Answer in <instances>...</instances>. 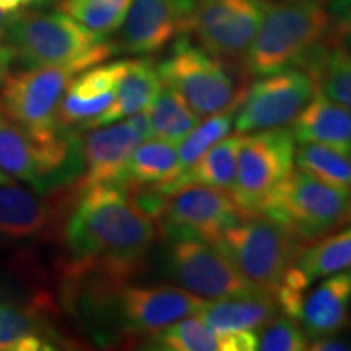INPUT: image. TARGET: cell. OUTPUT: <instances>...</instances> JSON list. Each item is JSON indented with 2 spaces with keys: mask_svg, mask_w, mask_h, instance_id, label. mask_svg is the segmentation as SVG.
<instances>
[{
  "mask_svg": "<svg viewBox=\"0 0 351 351\" xmlns=\"http://www.w3.org/2000/svg\"><path fill=\"white\" fill-rule=\"evenodd\" d=\"M34 3H36V0H0V13L5 16V20H8L23 12L26 7L34 5Z\"/></svg>",
  "mask_w": 351,
  "mask_h": 351,
  "instance_id": "cell-36",
  "label": "cell"
},
{
  "mask_svg": "<svg viewBox=\"0 0 351 351\" xmlns=\"http://www.w3.org/2000/svg\"><path fill=\"white\" fill-rule=\"evenodd\" d=\"M161 88H163V80L152 59L127 60L125 70L117 85L116 98L111 106L90 125V129L119 122L145 111L160 93Z\"/></svg>",
  "mask_w": 351,
  "mask_h": 351,
  "instance_id": "cell-26",
  "label": "cell"
},
{
  "mask_svg": "<svg viewBox=\"0 0 351 351\" xmlns=\"http://www.w3.org/2000/svg\"><path fill=\"white\" fill-rule=\"evenodd\" d=\"M127 60L98 64L83 70L70 85L57 108V122L60 127L72 129L85 127L98 119L116 98V90L124 73Z\"/></svg>",
  "mask_w": 351,
  "mask_h": 351,
  "instance_id": "cell-17",
  "label": "cell"
},
{
  "mask_svg": "<svg viewBox=\"0 0 351 351\" xmlns=\"http://www.w3.org/2000/svg\"><path fill=\"white\" fill-rule=\"evenodd\" d=\"M7 182H12V178L3 173L2 168H0V184H7Z\"/></svg>",
  "mask_w": 351,
  "mask_h": 351,
  "instance_id": "cell-38",
  "label": "cell"
},
{
  "mask_svg": "<svg viewBox=\"0 0 351 351\" xmlns=\"http://www.w3.org/2000/svg\"><path fill=\"white\" fill-rule=\"evenodd\" d=\"M213 245L252 288L275 295L307 244L282 223L245 213Z\"/></svg>",
  "mask_w": 351,
  "mask_h": 351,
  "instance_id": "cell-6",
  "label": "cell"
},
{
  "mask_svg": "<svg viewBox=\"0 0 351 351\" xmlns=\"http://www.w3.org/2000/svg\"><path fill=\"white\" fill-rule=\"evenodd\" d=\"M332 43V15L319 0H267L261 28L243 57L251 77L306 69Z\"/></svg>",
  "mask_w": 351,
  "mask_h": 351,
  "instance_id": "cell-2",
  "label": "cell"
},
{
  "mask_svg": "<svg viewBox=\"0 0 351 351\" xmlns=\"http://www.w3.org/2000/svg\"><path fill=\"white\" fill-rule=\"evenodd\" d=\"M195 0H135L119 28L116 51L147 56L189 32Z\"/></svg>",
  "mask_w": 351,
  "mask_h": 351,
  "instance_id": "cell-15",
  "label": "cell"
},
{
  "mask_svg": "<svg viewBox=\"0 0 351 351\" xmlns=\"http://www.w3.org/2000/svg\"><path fill=\"white\" fill-rule=\"evenodd\" d=\"M295 163L320 181L351 189V158L343 153L317 143H298Z\"/></svg>",
  "mask_w": 351,
  "mask_h": 351,
  "instance_id": "cell-31",
  "label": "cell"
},
{
  "mask_svg": "<svg viewBox=\"0 0 351 351\" xmlns=\"http://www.w3.org/2000/svg\"><path fill=\"white\" fill-rule=\"evenodd\" d=\"M232 117H234V112L215 114V116L205 117V121L202 124H197L194 129L189 132V135H186L178 143L176 176L181 174L187 168H191L210 147H213L218 140L225 138L230 134L232 124H234Z\"/></svg>",
  "mask_w": 351,
  "mask_h": 351,
  "instance_id": "cell-32",
  "label": "cell"
},
{
  "mask_svg": "<svg viewBox=\"0 0 351 351\" xmlns=\"http://www.w3.org/2000/svg\"><path fill=\"white\" fill-rule=\"evenodd\" d=\"M135 0H60L59 8L88 29L108 38L119 32Z\"/></svg>",
  "mask_w": 351,
  "mask_h": 351,
  "instance_id": "cell-30",
  "label": "cell"
},
{
  "mask_svg": "<svg viewBox=\"0 0 351 351\" xmlns=\"http://www.w3.org/2000/svg\"><path fill=\"white\" fill-rule=\"evenodd\" d=\"M244 134L236 132L234 135H226L218 140L213 147L195 161L191 168L182 171L168 182L155 186L165 194L178 191L186 186H207L217 187L230 192L234 186L236 166H238V155Z\"/></svg>",
  "mask_w": 351,
  "mask_h": 351,
  "instance_id": "cell-25",
  "label": "cell"
},
{
  "mask_svg": "<svg viewBox=\"0 0 351 351\" xmlns=\"http://www.w3.org/2000/svg\"><path fill=\"white\" fill-rule=\"evenodd\" d=\"M278 309L275 295L254 291L207 301L195 315L217 332H258Z\"/></svg>",
  "mask_w": 351,
  "mask_h": 351,
  "instance_id": "cell-23",
  "label": "cell"
},
{
  "mask_svg": "<svg viewBox=\"0 0 351 351\" xmlns=\"http://www.w3.org/2000/svg\"><path fill=\"white\" fill-rule=\"evenodd\" d=\"M304 70L314 78L319 91L351 111V49L328 43Z\"/></svg>",
  "mask_w": 351,
  "mask_h": 351,
  "instance_id": "cell-28",
  "label": "cell"
},
{
  "mask_svg": "<svg viewBox=\"0 0 351 351\" xmlns=\"http://www.w3.org/2000/svg\"><path fill=\"white\" fill-rule=\"evenodd\" d=\"M351 269V226L307 244L288 271L275 296L280 304L293 306L317 280Z\"/></svg>",
  "mask_w": 351,
  "mask_h": 351,
  "instance_id": "cell-18",
  "label": "cell"
},
{
  "mask_svg": "<svg viewBox=\"0 0 351 351\" xmlns=\"http://www.w3.org/2000/svg\"><path fill=\"white\" fill-rule=\"evenodd\" d=\"M153 138L179 143L199 124L200 117L192 111L187 101L171 86L163 85L147 109Z\"/></svg>",
  "mask_w": 351,
  "mask_h": 351,
  "instance_id": "cell-29",
  "label": "cell"
},
{
  "mask_svg": "<svg viewBox=\"0 0 351 351\" xmlns=\"http://www.w3.org/2000/svg\"><path fill=\"white\" fill-rule=\"evenodd\" d=\"M351 269L328 275L302 295L298 322L307 339L339 335L350 322Z\"/></svg>",
  "mask_w": 351,
  "mask_h": 351,
  "instance_id": "cell-19",
  "label": "cell"
},
{
  "mask_svg": "<svg viewBox=\"0 0 351 351\" xmlns=\"http://www.w3.org/2000/svg\"><path fill=\"white\" fill-rule=\"evenodd\" d=\"M307 345L309 339L301 324L289 315H275L257 332V350L262 351H302Z\"/></svg>",
  "mask_w": 351,
  "mask_h": 351,
  "instance_id": "cell-33",
  "label": "cell"
},
{
  "mask_svg": "<svg viewBox=\"0 0 351 351\" xmlns=\"http://www.w3.org/2000/svg\"><path fill=\"white\" fill-rule=\"evenodd\" d=\"M158 239L156 223L132 204L121 186L77 192L64 226L65 278L119 287L147 265Z\"/></svg>",
  "mask_w": 351,
  "mask_h": 351,
  "instance_id": "cell-1",
  "label": "cell"
},
{
  "mask_svg": "<svg viewBox=\"0 0 351 351\" xmlns=\"http://www.w3.org/2000/svg\"><path fill=\"white\" fill-rule=\"evenodd\" d=\"M161 270L176 287L204 300H221L257 291L213 244L204 241H166L161 252Z\"/></svg>",
  "mask_w": 351,
  "mask_h": 351,
  "instance_id": "cell-10",
  "label": "cell"
},
{
  "mask_svg": "<svg viewBox=\"0 0 351 351\" xmlns=\"http://www.w3.org/2000/svg\"><path fill=\"white\" fill-rule=\"evenodd\" d=\"M12 60H13L12 51L8 49L7 44H0V86H2L3 80H5Z\"/></svg>",
  "mask_w": 351,
  "mask_h": 351,
  "instance_id": "cell-37",
  "label": "cell"
},
{
  "mask_svg": "<svg viewBox=\"0 0 351 351\" xmlns=\"http://www.w3.org/2000/svg\"><path fill=\"white\" fill-rule=\"evenodd\" d=\"M258 213L282 223L311 244L351 223V189L293 168L270 192Z\"/></svg>",
  "mask_w": 351,
  "mask_h": 351,
  "instance_id": "cell-8",
  "label": "cell"
},
{
  "mask_svg": "<svg viewBox=\"0 0 351 351\" xmlns=\"http://www.w3.org/2000/svg\"><path fill=\"white\" fill-rule=\"evenodd\" d=\"M83 72L75 65H46L10 73L0 86V106L34 134L60 129L57 108L70 82Z\"/></svg>",
  "mask_w": 351,
  "mask_h": 351,
  "instance_id": "cell-12",
  "label": "cell"
},
{
  "mask_svg": "<svg viewBox=\"0 0 351 351\" xmlns=\"http://www.w3.org/2000/svg\"><path fill=\"white\" fill-rule=\"evenodd\" d=\"M296 143H317L351 158V111L315 90L313 99L293 121Z\"/></svg>",
  "mask_w": 351,
  "mask_h": 351,
  "instance_id": "cell-22",
  "label": "cell"
},
{
  "mask_svg": "<svg viewBox=\"0 0 351 351\" xmlns=\"http://www.w3.org/2000/svg\"><path fill=\"white\" fill-rule=\"evenodd\" d=\"M142 142L145 137L132 117L93 127L80 143L83 171L77 192L96 186H117L132 152Z\"/></svg>",
  "mask_w": 351,
  "mask_h": 351,
  "instance_id": "cell-16",
  "label": "cell"
},
{
  "mask_svg": "<svg viewBox=\"0 0 351 351\" xmlns=\"http://www.w3.org/2000/svg\"><path fill=\"white\" fill-rule=\"evenodd\" d=\"M52 207L34 189L0 184V238L25 241L51 226Z\"/></svg>",
  "mask_w": 351,
  "mask_h": 351,
  "instance_id": "cell-24",
  "label": "cell"
},
{
  "mask_svg": "<svg viewBox=\"0 0 351 351\" xmlns=\"http://www.w3.org/2000/svg\"><path fill=\"white\" fill-rule=\"evenodd\" d=\"M41 2H46V0H36V3H41Z\"/></svg>",
  "mask_w": 351,
  "mask_h": 351,
  "instance_id": "cell-40",
  "label": "cell"
},
{
  "mask_svg": "<svg viewBox=\"0 0 351 351\" xmlns=\"http://www.w3.org/2000/svg\"><path fill=\"white\" fill-rule=\"evenodd\" d=\"M230 192L207 186H186L171 192L156 221L165 241L197 239L215 244L244 217Z\"/></svg>",
  "mask_w": 351,
  "mask_h": 351,
  "instance_id": "cell-11",
  "label": "cell"
},
{
  "mask_svg": "<svg viewBox=\"0 0 351 351\" xmlns=\"http://www.w3.org/2000/svg\"><path fill=\"white\" fill-rule=\"evenodd\" d=\"M86 306L109 317L119 333L150 337L184 317L195 315L207 300L176 285H130L88 287Z\"/></svg>",
  "mask_w": 351,
  "mask_h": 351,
  "instance_id": "cell-7",
  "label": "cell"
},
{
  "mask_svg": "<svg viewBox=\"0 0 351 351\" xmlns=\"http://www.w3.org/2000/svg\"><path fill=\"white\" fill-rule=\"evenodd\" d=\"M317 90L304 69L261 75L251 80L243 103L236 109L234 125L239 134L293 124Z\"/></svg>",
  "mask_w": 351,
  "mask_h": 351,
  "instance_id": "cell-14",
  "label": "cell"
},
{
  "mask_svg": "<svg viewBox=\"0 0 351 351\" xmlns=\"http://www.w3.org/2000/svg\"><path fill=\"white\" fill-rule=\"evenodd\" d=\"M59 343V332L41 304L0 291V351H49Z\"/></svg>",
  "mask_w": 351,
  "mask_h": 351,
  "instance_id": "cell-20",
  "label": "cell"
},
{
  "mask_svg": "<svg viewBox=\"0 0 351 351\" xmlns=\"http://www.w3.org/2000/svg\"><path fill=\"white\" fill-rule=\"evenodd\" d=\"M307 350H313V351H345V350H351V345H350L348 340L341 339V337L327 335V337H320V339L311 340L309 345H307Z\"/></svg>",
  "mask_w": 351,
  "mask_h": 351,
  "instance_id": "cell-35",
  "label": "cell"
},
{
  "mask_svg": "<svg viewBox=\"0 0 351 351\" xmlns=\"http://www.w3.org/2000/svg\"><path fill=\"white\" fill-rule=\"evenodd\" d=\"M178 143L145 140L132 152L117 186H158L176 176Z\"/></svg>",
  "mask_w": 351,
  "mask_h": 351,
  "instance_id": "cell-27",
  "label": "cell"
},
{
  "mask_svg": "<svg viewBox=\"0 0 351 351\" xmlns=\"http://www.w3.org/2000/svg\"><path fill=\"white\" fill-rule=\"evenodd\" d=\"M145 348L160 351H254L257 332L223 333L200 317H184L145 340Z\"/></svg>",
  "mask_w": 351,
  "mask_h": 351,
  "instance_id": "cell-21",
  "label": "cell"
},
{
  "mask_svg": "<svg viewBox=\"0 0 351 351\" xmlns=\"http://www.w3.org/2000/svg\"><path fill=\"white\" fill-rule=\"evenodd\" d=\"M7 23V20H5V16L2 15V13H0V26H3Z\"/></svg>",
  "mask_w": 351,
  "mask_h": 351,
  "instance_id": "cell-39",
  "label": "cell"
},
{
  "mask_svg": "<svg viewBox=\"0 0 351 351\" xmlns=\"http://www.w3.org/2000/svg\"><path fill=\"white\" fill-rule=\"evenodd\" d=\"M13 59L26 69L75 65L86 70L103 64L116 52L108 38L99 36L59 10L20 12L3 25Z\"/></svg>",
  "mask_w": 351,
  "mask_h": 351,
  "instance_id": "cell-3",
  "label": "cell"
},
{
  "mask_svg": "<svg viewBox=\"0 0 351 351\" xmlns=\"http://www.w3.org/2000/svg\"><path fill=\"white\" fill-rule=\"evenodd\" d=\"M163 85L178 91L199 117L236 112L251 85L243 64H232L210 54L182 34L168 57L156 64Z\"/></svg>",
  "mask_w": 351,
  "mask_h": 351,
  "instance_id": "cell-4",
  "label": "cell"
},
{
  "mask_svg": "<svg viewBox=\"0 0 351 351\" xmlns=\"http://www.w3.org/2000/svg\"><path fill=\"white\" fill-rule=\"evenodd\" d=\"M267 0H195L189 32L210 54L232 64L243 57L261 28Z\"/></svg>",
  "mask_w": 351,
  "mask_h": 351,
  "instance_id": "cell-13",
  "label": "cell"
},
{
  "mask_svg": "<svg viewBox=\"0 0 351 351\" xmlns=\"http://www.w3.org/2000/svg\"><path fill=\"white\" fill-rule=\"evenodd\" d=\"M295 137L287 127L244 134L232 200L244 213H258L274 189L295 168Z\"/></svg>",
  "mask_w": 351,
  "mask_h": 351,
  "instance_id": "cell-9",
  "label": "cell"
},
{
  "mask_svg": "<svg viewBox=\"0 0 351 351\" xmlns=\"http://www.w3.org/2000/svg\"><path fill=\"white\" fill-rule=\"evenodd\" d=\"M80 143L75 132L65 127L51 134H34L0 106V168L41 195L80 179Z\"/></svg>",
  "mask_w": 351,
  "mask_h": 351,
  "instance_id": "cell-5",
  "label": "cell"
},
{
  "mask_svg": "<svg viewBox=\"0 0 351 351\" xmlns=\"http://www.w3.org/2000/svg\"><path fill=\"white\" fill-rule=\"evenodd\" d=\"M328 12L332 15V43L351 49V0H333Z\"/></svg>",
  "mask_w": 351,
  "mask_h": 351,
  "instance_id": "cell-34",
  "label": "cell"
}]
</instances>
